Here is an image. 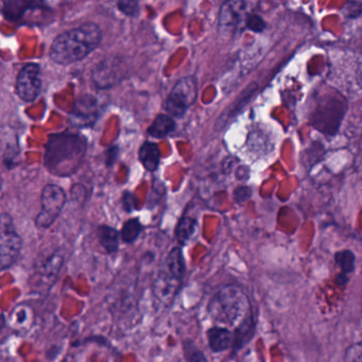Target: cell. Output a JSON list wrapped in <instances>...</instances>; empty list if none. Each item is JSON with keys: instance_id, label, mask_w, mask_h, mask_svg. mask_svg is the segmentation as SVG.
Instances as JSON below:
<instances>
[{"instance_id": "cell-5", "label": "cell", "mask_w": 362, "mask_h": 362, "mask_svg": "<svg viewBox=\"0 0 362 362\" xmlns=\"http://www.w3.org/2000/svg\"><path fill=\"white\" fill-rule=\"evenodd\" d=\"M64 260L62 252L57 250L52 255L40 262L35 266V273L30 279L31 289L41 296L48 293L60 277Z\"/></svg>"}, {"instance_id": "cell-10", "label": "cell", "mask_w": 362, "mask_h": 362, "mask_svg": "<svg viewBox=\"0 0 362 362\" xmlns=\"http://www.w3.org/2000/svg\"><path fill=\"white\" fill-rule=\"evenodd\" d=\"M247 3L228 1L222 5L219 14V30L224 35H232L243 20Z\"/></svg>"}, {"instance_id": "cell-16", "label": "cell", "mask_w": 362, "mask_h": 362, "mask_svg": "<svg viewBox=\"0 0 362 362\" xmlns=\"http://www.w3.org/2000/svg\"><path fill=\"white\" fill-rule=\"evenodd\" d=\"M196 232V219L185 216V217L181 218L177 223V228H175V238L180 245H185L194 237Z\"/></svg>"}, {"instance_id": "cell-24", "label": "cell", "mask_w": 362, "mask_h": 362, "mask_svg": "<svg viewBox=\"0 0 362 362\" xmlns=\"http://www.w3.org/2000/svg\"><path fill=\"white\" fill-rule=\"evenodd\" d=\"M252 196L251 188L247 187V186H241V187L237 188L234 192V198L236 202H245V201L249 200Z\"/></svg>"}, {"instance_id": "cell-18", "label": "cell", "mask_w": 362, "mask_h": 362, "mask_svg": "<svg viewBox=\"0 0 362 362\" xmlns=\"http://www.w3.org/2000/svg\"><path fill=\"white\" fill-rule=\"evenodd\" d=\"M143 230V224L139 222V219H130L124 222V226L120 230V237L124 243H132L139 238Z\"/></svg>"}, {"instance_id": "cell-29", "label": "cell", "mask_w": 362, "mask_h": 362, "mask_svg": "<svg viewBox=\"0 0 362 362\" xmlns=\"http://www.w3.org/2000/svg\"><path fill=\"white\" fill-rule=\"evenodd\" d=\"M361 307H362V298H361Z\"/></svg>"}, {"instance_id": "cell-8", "label": "cell", "mask_w": 362, "mask_h": 362, "mask_svg": "<svg viewBox=\"0 0 362 362\" xmlns=\"http://www.w3.org/2000/svg\"><path fill=\"white\" fill-rule=\"evenodd\" d=\"M40 74L41 69L37 63H28L18 73L16 93L25 103H33L39 97L42 88Z\"/></svg>"}, {"instance_id": "cell-9", "label": "cell", "mask_w": 362, "mask_h": 362, "mask_svg": "<svg viewBox=\"0 0 362 362\" xmlns=\"http://www.w3.org/2000/svg\"><path fill=\"white\" fill-rule=\"evenodd\" d=\"M181 285V281L169 274L164 269H160L154 277L152 291L158 302L162 303L165 306H170L175 302Z\"/></svg>"}, {"instance_id": "cell-15", "label": "cell", "mask_w": 362, "mask_h": 362, "mask_svg": "<svg viewBox=\"0 0 362 362\" xmlns=\"http://www.w3.org/2000/svg\"><path fill=\"white\" fill-rule=\"evenodd\" d=\"M99 243L109 254H114L119 249V233L109 226H99Z\"/></svg>"}, {"instance_id": "cell-6", "label": "cell", "mask_w": 362, "mask_h": 362, "mask_svg": "<svg viewBox=\"0 0 362 362\" xmlns=\"http://www.w3.org/2000/svg\"><path fill=\"white\" fill-rule=\"evenodd\" d=\"M42 211L35 218L37 228H50L54 223L66 202V194L60 186L49 184L42 192Z\"/></svg>"}, {"instance_id": "cell-12", "label": "cell", "mask_w": 362, "mask_h": 362, "mask_svg": "<svg viewBox=\"0 0 362 362\" xmlns=\"http://www.w3.org/2000/svg\"><path fill=\"white\" fill-rule=\"evenodd\" d=\"M207 340H209V349L214 353H221L234 346V332H230L228 328L216 326L207 332Z\"/></svg>"}, {"instance_id": "cell-26", "label": "cell", "mask_w": 362, "mask_h": 362, "mask_svg": "<svg viewBox=\"0 0 362 362\" xmlns=\"http://www.w3.org/2000/svg\"><path fill=\"white\" fill-rule=\"evenodd\" d=\"M187 362H209V360L202 351L196 349L188 355Z\"/></svg>"}, {"instance_id": "cell-13", "label": "cell", "mask_w": 362, "mask_h": 362, "mask_svg": "<svg viewBox=\"0 0 362 362\" xmlns=\"http://www.w3.org/2000/svg\"><path fill=\"white\" fill-rule=\"evenodd\" d=\"M163 269L175 279L183 281L184 276L186 274V262L181 247H175L169 252L166 259H165L164 268Z\"/></svg>"}, {"instance_id": "cell-28", "label": "cell", "mask_w": 362, "mask_h": 362, "mask_svg": "<svg viewBox=\"0 0 362 362\" xmlns=\"http://www.w3.org/2000/svg\"><path fill=\"white\" fill-rule=\"evenodd\" d=\"M62 362H76V361H74V360L69 359V358H66V359L63 360Z\"/></svg>"}, {"instance_id": "cell-19", "label": "cell", "mask_w": 362, "mask_h": 362, "mask_svg": "<svg viewBox=\"0 0 362 362\" xmlns=\"http://www.w3.org/2000/svg\"><path fill=\"white\" fill-rule=\"evenodd\" d=\"M90 97L86 96L83 101H78L77 105H76L75 110V118L79 120V118H82V120H93L95 117L94 112L96 111V103H95V99L88 101Z\"/></svg>"}, {"instance_id": "cell-4", "label": "cell", "mask_w": 362, "mask_h": 362, "mask_svg": "<svg viewBox=\"0 0 362 362\" xmlns=\"http://www.w3.org/2000/svg\"><path fill=\"white\" fill-rule=\"evenodd\" d=\"M23 249V239L9 214L0 217V268L5 271L18 262Z\"/></svg>"}, {"instance_id": "cell-22", "label": "cell", "mask_w": 362, "mask_h": 362, "mask_svg": "<svg viewBox=\"0 0 362 362\" xmlns=\"http://www.w3.org/2000/svg\"><path fill=\"white\" fill-rule=\"evenodd\" d=\"M344 362H362V343L351 345L345 353Z\"/></svg>"}, {"instance_id": "cell-25", "label": "cell", "mask_w": 362, "mask_h": 362, "mask_svg": "<svg viewBox=\"0 0 362 362\" xmlns=\"http://www.w3.org/2000/svg\"><path fill=\"white\" fill-rule=\"evenodd\" d=\"M124 209L127 211H132L135 209V198L130 192H124V198H122Z\"/></svg>"}, {"instance_id": "cell-20", "label": "cell", "mask_w": 362, "mask_h": 362, "mask_svg": "<svg viewBox=\"0 0 362 362\" xmlns=\"http://www.w3.org/2000/svg\"><path fill=\"white\" fill-rule=\"evenodd\" d=\"M334 259H336L337 264L340 267L341 270H342V274L341 276L344 275V277L346 276L349 273L353 272L354 270V264H355V256L351 253L349 250H345V251L339 252V253L336 254L334 256Z\"/></svg>"}, {"instance_id": "cell-21", "label": "cell", "mask_w": 362, "mask_h": 362, "mask_svg": "<svg viewBox=\"0 0 362 362\" xmlns=\"http://www.w3.org/2000/svg\"><path fill=\"white\" fill-rule=\"evenodd\" d=\"M245 26L254 33H262L267 28L266 22L262 20V18L256 16V14H251V16H247V20H245Z\"/></svg>"}, {"instance_id": "cell-1", "label": "cell", "mask_w": 362, "mask_h": 362, "mask_svg": "<svg viewBox=\"0 0 362 362\" xmlns=\"http://www.w3.org/2000/svg\"><path fill=\"white\" fill-rule=\"evenodd\" d=\"M209 311L217 321L235 328L234 346H241L253 329L249 298L238 286L222 287L211 300Z\"/></svg>"}, {"instance_id": "cell-23", "label": "cell", "mask_w": 362, "mask_h": 362, "mask_svg": "<svg viewBox=\"0 0 362 362\" xmlns=\"http://www.w3.org/2000/svg\"><path fill=\"white\" fill-rule=\"evenodd\" d=\"M118 9L122 13L129 16H135L139 13V3L137 1H119Z\"/></svg>"}, {"instance_id": "cell-17", "label": "cell", "mask_w": 362, "mask_h": 362, "mask_svg": "<svg viewBox=\"0 0 362 362\" xmlns=\"http://www.w3.org/2000/svg\"><path fill=\"white\" fill-rule=\"evenodd\" d=\"M175 127V120L170 116L160 114L152 122L151 126L148 129V133L156 139H162L173 132Z\"/></svg>"}, {"instance_id": "cell-2", "label": "cell", "mask_w": 362, "mask_h": 362, "mask_svg": "<svg viewBox=\"0 0 362 362\" xmlns=\"http://www.w3.org/2000/svg\"><path fill=\"white\" fill-rule=\"evenodd\" d=\"M101 37L98 25L86 23L58 35L50 47V58L61 65L79 62L98 47Z\"/></svg>"}, {"instance_id": "cell-11", "label": "cell", "mask_w": 362, "mask_h": 362, "mask_svg": "<svg viewBox=\"0 0 362 362\" xmlns=\"http://www.w3.org/2000/svg\"><path fill=\"white\" fill-rule=\"evenodd\" d=\"M35 310L30 305L20 303L12 309L9 315V325L20 334H26L35 325Z\"/></svg>"}, {"instance_id": "cell-3", "label": "cell", "mask_w": 362, "mask_h": 362, "mask_svg": "<svg viewBox=\"0 0 362 362\" xmlns=\"http://www.w3.org/2000/svg\"><path fill=\"white\" fill-rule=\"evenodd\" d=\"M84 152V141L77 135L52 137L46 147V167L54 175H71L81 163Z\"/></svg>"}, {"instance_id": "cell-27", "label": "cell", "mask_w": 362, "mask_h": 362, "mask_svg": "<svg viewBox=\"0 0 362 362\" xmlns=\"http://www.w3.org/2000/svg\"><path fill=\"white\" fill-rule=\"evenodd\" d=\"M357 80L358 83H359L360 88H362V60L360 61L359 66H358Z\"/></svg>"}, {"instance_id": "cell-7", "label": "cell", "mask_w": 362, "mask_h": 362, "mask_svg": "<svg viewBox=\"0 0 362 362\" xmlns=\"http://www.w3.org/2000/svg\"><path fill=\"white\" fill-rule=\"evenodd\" d=\"M197 99V84L194 77H184L177 81L171 90L166 103L170 115L181 117Z\"/></svg>"}, {"instance_id": "cell-14", "label": "cell", "mask_w": 362, "mask_h": 362, "mask_svg": "<svg viewBox=\"0 0 362 362\" xmlns=\"http://www.w3.org/2000/svg\"><path fill=\"white\" fill-rule=\"evenodd\" d=\"M139 158L146 170L153 173L160 165V153L158 145L151 141H146L139 149Z\"/></svg>"}]
</instances>
